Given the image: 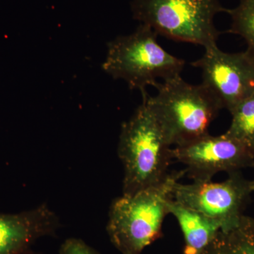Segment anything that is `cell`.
Instances as JSON below:
<instances>
[{"label":"cell","instance_id":"cell-9","mask_svg":"<svg viewBox=\"0 0 254 254\" xmlns=\"http://www.w3.org/2000/svg\"><path fill=\"white\" fill-rule=\"evenodd\" d=\"M59 219L48 205L16 214H0V254H28L42 237L55 235Z\"/></svg>","mask_w":254,"mask_h":254},{"label":"cell","instance_id":"cell-2","mask_svg":"<svg viewBox=\"0 0 254 254\" xmlns=\"http://www.w3.org/2000/svg\"><path fill=\"white\" fill-rule=\"evenodd\" d=\"M186 170L168 174L163 182L134 194L123 195L110 207L107 232L122 254H141L160 237L173 199L174 187Z\"/></svg>","mask_w":254,"mask_h":254},{"label":"cell","instance_id":"cell-3","mask_svg":"<svg viewBox=\"0 0 254 254\" xmlns=\"http://www.w3.org/2000/svg\"><path fill=\"white\" fill-rule=\"evenodd\" d=\"M150 96L142 92L170 145H181L208 134L221 104L203 84L192 85L181 76L165 80Z\"/></svg>","mask_w":254,"mask_h":254},{"label":"cell","instance_id":"cell-13","mask_svg":"<svg viewBox=\"0 0 254 254\" xmlns=\"http://www.w3.org/2000/svg\"><path fill=\"white\" fill-rule=\"evenodd\" d=\"M227 13L232 20L229 32L243 38L247 50L254 56V0H241L238 6L227 9Z\"/></svg>","mask_w":254,"mask_h":254},{"label":"cell","instance_id":"cell-10","mask_svg":"<svg viewBox=\"0 0 254 254\" xmlns=\"http://www.w3.org/2000/svg\"><path fill=\"white\" fill-rule=\"evenodd\" d=\"M169 213L179 222L185 237V254H198L223 228L218 220L189 208L175 199L169 203Z\"/></svg>","mask_w":254,"mask_h":254},{"label":"cell","instance_id":"cell-7","mask_svg":"<svg viewBox=\"0 0 254 254\" xmlns=\"http://www.w3.org/2000/svg\"><path fill=\"white\" fill-rule=\"evenodd\" d=\"M190 64L201 70L202 83L229 112L254 93V56L248 50L227 53L210 47Z\"/></svg>","mask_w":254,"mask_h":254},{"label":"cell","instance_id":"cell-5","mask_svg":"<svg viewBox=\"0 0 254 254\" xmlns=\"http://www.w3.org/2000/svg\"><path fill=\"white\" fill-rule=\"evenodd\" d=\"M131 9L134 19L157 34L205 49L217 46L214 19L227 11L219 0H132Z\"/></svg>","mask_w":254,"mask_h":254},{"label":"cell","instance_id":"cell-15","mask_svg":"<svg viewBox=\"0 0 254 254\" xmlns=\"http://www.w3.org/2000/svg\"><path fill=\"white\" fill-rule=\"evenodd\" d=\"M252 187H253V189H254V180H252Z\"/></svg>","mask_w":254,"mask_h":254},{"label":"cell","instance_id":"cell-4","mask_svg":"<svg viewBox=\"0 0 254 254\" xmlns=\"http://www.w3.org/2000/svg\"><path fill=\"white\" fill-rule=\"evenodd\" d=\"M156 32L141 24L136 31L108 43L102 68L114 79L126 81L131 90L146 91L148 86L181 76L185 60L168 53L157 41Z\"/></svg>","mask_w":254,"mask_h":254},{"label":"cell","instance_id":"cell-1","mask_svg":"<svg viewBox=\"0 0 254 254\" xmlns=\"http://www.w3.org/2000/svg\"><path fill=\"white\" fill-rule=\"evenodd\" d=\"M169 143L145 98L122 125L118 155L124 168L123 195L155 186L168 176L173 158Z\"/></svg>","mask_w":254,"mask_h":254},{"label":"cell","instance_id":"cell-12","mask_svg":"<svg viewBox=\"0 0 254 254\" xmlns=\"http://www.w3.org/2000/svg\"><path fill=\"white\" fill-rule=\"evenodd\" d=\"M230 113L232 121L226 133L254 152V93Z\"/></svg>","mask_w":254,"mask_h":254},{"label":"cell","instance_id":"cell-14","mask_svg":"<svg viewBox=\"0 0 254 254\" xmlns=\"http://www.w3.org/2000/svg\"><path fill=\"white\" fill-rule=\"evenodd\" d=\"M59 254H100L81 239L69 238L64 242Z\"/></svg>","mask_w":254,"mask_h":254},{"label":"cell","instance_id":"cell-6","mask_svg":"<svg viewBox=\"0 0 254 254\" xmlns=\"http://www.w3.org/2000/svg\"><path fill=\"white\" fill-rule=\"evenodd\" d=\"M222 182L196 181L189 185L177 182L173 198L182 204L218 220L223 228L234 226L243 216V210L254 192L252 181L240 172L229 174Z\"/></svg>","mask_w":254,"mask_h":254},{"label":"cell","instance_id":"cell-8","mask_svg":"<svg viewBox=\"0 0 254 254\" xmlns=\"http://www.w3.org/2000/svg\"><path fill=\"white\" fill-rule=\"evenodd\" d=\"M173 158L186 165L193 182L210 181L220 172L229 174L254 167V152L227 134H207L172 149Z\"/></svg>","mask_w":254,"mask_h":254},{"label":"cell","instance_id":"cell-11","mask_svg":"<svg viewBox=\"0 0 254 254\" xmlns=\"http://www.w3.org/2000/svg\"><path fill=\"white\" fill-rule=\"evenodd\" d=\"M198 254H254V218L244 215L236 225L222 229Z\"/></svg>","mask_w":254,"mask_h":254}]
</instances>
